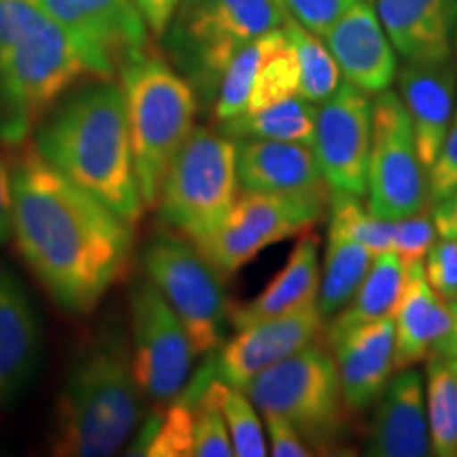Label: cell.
<instances>
[{
  "mask_svg": "<svg viewBox=\"0 0 457 457\" xmlns=\"http://www.w3.org/2000/svg\"><path fill=\"white\" fill-rule=\"evenodd\" d=\"M288 17L284 0H180L163 37L182 77L214 98L228 62Z\"/></svg>",
  "mask_w": 457,
  "mask_h": 457,
  "instance_id": "obj_6",
  "label": "cell"
},
{
  "mask_svg": "<svg viewBox=\"0 0 457 457\" xmlns=\"http://www.w3.org/2000/svg\"><path fill=\"white\" fill-rule=\"evenodd\" d=\"M265 434L270 436V453L273 457H310L313 451L305 438L288 421L276 415H262Z\"/></svg>",
  "mask_w": 457,
  "mask_h": 457,
  "instance_id": "obj_37",
  "label": "cell"
},
{
  "mask_svg": "<svg viewBox=\"0 0 457 457\" xmlns=\"http://www.w3.org/2000/svg\"><path fill=\"white\" fill-rule=\"evenodd\" d=\"M364 453L373 457L432 455L426 381L417 369H403L392 375L386 390L377 398Z\"/></svg>",
  "mask_w": 457,
  "mask_h": 457,
  "instance_id": "obj_21",
  "label": "cell"
},
{
  "mask_svg": "<svg viewBox=\"0 0 457 457\" xmlns=\"http://www.w3.org/2000/svg\"><path fill=\"white\" fill-rule=\"evenodd\" d=\"M242 390L261 415L288 421L316 453H328L347 436V407L335 358L318 343L250 379Z\"/></svg>",
  "mask_w": 457,
  "mask_h": 457,
  "instance_id": "obj_7",
  "label": "cell"
},
{
  "mask_svg": "<svg viewBox=\"0 0 457 457\" xmlns=\"http://www.w3.org/2000/svg\"><path fill=\"white\" fill-rule=\"evenodd\" d=\"M32 146L72 185L136 227L142 202L121 83L83 85L62 98L34 129Z\"/></svg>",
  "mask_w": 457,
  "mask_h": 457,
  "instance_id": "obj_2",
  "label": "cell"
},
{
  "mask_svg": "<svg viewBox=\"0 0 457 457\" xmlns=\"http://www.w3.org/2000/svg\"><path fill=\"white\" fill-rule=\"evenodd\" d=\"M328 233L353 239V242L367 245L373 254H381L392 250L394 220L375 216L364 197L337 193V195H330Z\"/></svg>",
  "mask_w": 457,
  "mask_h": 457,
  "instance_id": "obj_32",
  "label": "cell"
},
{
  "mask_svg": "<svg viewBox=\"0 0 457 457\" xmlns=\"http://www.w3.org/2000/svg\"><path fill=\"white\" fill-rule=\"evenodd\" d=\"M330 353L352 413L377 403L394 375V322L381 318L327 333Z\"/></svg>",
  "mask_w": 457,
  "mask_h": 457,
  "instance_id": "obj_18",
  "label": "cell"
},
{
  "mask_svg": "<svg viewBox=\"0 0 457 457\" xmlns=\"http://www.w3.org/2000/svg\"><path fill=\"white\" fill-rule=\"evenodd\" d=\"M17 148L11 182L21 259L62 312L89 316L128 271L134 227L72 185L32 145Z\"/></svg>",
  "mask_w": 457,
  "mask_h": 457,
  "instance_id": "obj_1",
  "label": "cell"
},
{
  "mask_svg": "<svg viewBox=\"0 0 457 457\" xmlns=\"http://www.w3.org/2000/svg\"><path fill=\"white\" fill-rule=\"evenodd\" d=\"M428 282L443 299H457V239L438 237L424 259Z\"/></svg>",
  "mask_w": 457,
  "mask_h": 457,
  "instance_id": "obj_34",
  "label": "cell"
},
{
  "mask_svg": "<svg viewBox=\"0 0 457 457\" xmlns=\"http://www.w3.org/2000/svg\"><path fill=\"white\" fill-rule=\"evenodd\" d=\"M87 66L66 32L43 11L0 49V140L21 146Z\"/></svg>",
  "mask_w": 457,
  "mask_h": 457,
  "instance_id": "obj_5",
  "label": "cell"
},
{
  "mask_svg": "<svg viewBox=\"0 0 457 457\" xmlns=\"http://www.w3.org/2000/svg\"><path fill=\"white\" fill-rule=\"evenodd\" d=\"M343 81L364 94L377 96L390 89L398 74V54L369 0H358L322 37Z\"/></svg>",
  "mask_w": 457,
  "mask_h": 457,
  "instance_id": "obj_17",
  "label": "cell"
},
{
  "mask_svg": "<svg viewBox=\"0 0 457 457\" xmlns=\"http://www.w3.org/2000/svg\"><path fill=\"white\" fill-rule=\"evenodd\" d=\"M145 276L180 318L195 356H208L222 345L228 305L220 271L180 233L159 231L140 254Z\"/></svg>",
  "mask_w": 457,
  "mask_h": 457,
  "instance_id": "obj_9",
  "label": "cell"
},
{
  "mask_svg": "<svg viewBox=\"0 0 457 457\" xmlns=\"http://www.w3.org/2000/svg\"><path fill=\"white\" fill-rule=\"evenodd\" d=\"M41 320L26 286L0 262V407H13L37 375Z\"/></svg>",
  "mask_w": 457,
  "mask_h": 457,
  "instance_id": "obj_19",
  "label": "cell"
},
{
  "mask_svg": "<svg viewBox=\"0 0 457 457\" xmlns=\"http://www.w3.org/2000/svg\"><path fill=\"white\" fill-rule=\"evenodd\" d=\"M451 303V327L441 341L434 345L430 358H445L453 360L457 358V299L449 301Z\"/></svg>",
  "mask_w": 457,
  "mask_h": 457,
  "instance_id": "obj_42",
  "label": "cell"
},
{
  "mask_svg": "<svg viewBox=\"0 0 457 457\" xmlns=\"http://www.w3.org/2000/svg\"><path fill=\"white\" fill-rule=\"evenodd\" d=\"M394 369L403 370L430 358L451 327V303L428 282L424 262L407 265V279L392 312Z\"/></svg>",
  "mask_w": 457,
  "mask_h": 457,
  "instance_id": "obj_22",
  "label": "cell"
},
{
  "mask_svg": "<svg viewBox=\"0 0 457 457\" xmlns=\"http://www.w3.org/2000/svg\"><path fill=\"white\" fill-rule=\"evenodd\" d=\"M432 220L438 237L457 239V188L432 204Z\"/></svg>",
  "mask_w": 457,
  "mask_h": 457,
  "instance_id": "obj_41",
  "label": "cell"
},
{
  "mask_svg": "<svg viewBox=\"0 0 457 457\" xmlns=\"http://www.w3.org/2000/svg\"><path fill=\"white\" fill-rule=\"evenodd\" d=\"M131 362L145 398L168 404L191 384L195 352L180 318L146 276L129 288Z\"/></svg>",
  "mask_w": 457,
  "mask_h": 457,
  "instance_id": "obj_11",
  "label": "cell"
},
{
  "mask_svg": "<svg viewBox=\"0 0 457 457\" xmlns=\"http://www.w3.org/2000/svg\"><path fill=\"white\" fill-rule=\"evenodd\" d=\"M453 49L457 51V28H455V34H453Z\"/></svg>",
  "mask_w": 457,
  "mask_h": 457,
  "instance_id": "obj_44",
  "label": "cell"
},
{
  "mask_svg": "<svg viewBox=\"0 0 457 457\" xmlns=\"http://www.w3.org/2000/svg\"><path fill=\"white\" fill-rule=\"evenodd\" d=\"M373 140V100L356 85L341 81L318 104L312 148L330 195L367 197V171Z\"/></svg>",
  "mask_w": 457,
  "mask_h": 457,
  "instance_id": "obj_14",
  "label": "cell"
},
{
  "mask_svg": "<svg viewBox=\"0 0 457 457\" xmlns=\"http://www.w3.org/2000/svg\"><path fill=\"white\" fill-rule=\"evenodd\" d=\"M324 210L327 204L320 202L239 191L227 220L195 245L220 276H231L270 245L312 228Z\"/></svg>",
  "mask_w": 457,
  "mask_h": 457,
  "instance_id": "obj_12",
  "label": "cell"
},
{
  "mask_svg": "<svg viewBox=\"0 0 457 457\" xmlns=\"http://www.w3.org/2000/svg\"><path fill=\"white\" fill-rule=\"evenodd\" d=\"M318 104L303 96H290L261 111L242 112L219 123V131L231 140H279L310 145L316 134Z\"/></svg>",
  "mask_w": 457,
  "mask_h": 457,
  "instance_id": "obj_25",
  "label": "cell"
},
{
  "mask_svg": "<svg viewBox=\"0 0 457 457\" xmlns=\"http://www.w3.org/2000/svg\"><path fill=\"white\" fill-rule=\"evenodd\" d=\"M140 195L155 208L171 162L195 129L197 91L151 49L119 71Z\"/></svg>",
  "mask_w": 457,
  "mask_h": 457,
  "instance_id": "obj_4",
  "label": "cell"
},
{
  "mask_svg": "<svg viewBox=\"0 0 457 457\" xmlns=\"http://www.w3.org/2000/svg\"><path fill=\"white\" fill-rule=\"evenodd\" d=\"M236 148L239 191L330 204V188L310 145L236 140Z\"/></svg>",
  "mask_w": 457,
  "mask_h": 457,
  "instance_id": "obj_16",
  "label": "cell"
},
{
  "mask_svg": "<svg viewBox=\"0 0 457 457\" xmlns=\"http://www.w3.org/2000/svg\"><path fill=\"white\" fill-rule=\"evenodd\" d=\"M216 398L220 413L225 417L228 438L233 445V455L237 457H265L270 455V445L265 438V424L261 421L259 409L245 396L244 390L233 387L216 377Z\"/></svg>",
  "mask_w": 457,
  "mask_h": 457,
  "instance_id": "obj_31",
  "label": "cell"
},
{
  "mask_svg": "<svg viewBox=\"0 0 457 457\" xmlns=\"http://www.w3.org/2000/svg\"><path fill=\"white\" fill-rule=\"evenodd\" d=\"M13 237V182L11 165L0 155V244Z\"/></svg>",
  "mask_w": 457,
  "mask_h": 457,
  "instance_id": "obj_39",
  "label": "cell"
},
{
  "mask_svg": "<svg viewBox=\"0 0 457 457\" xmlns=\"http://www.w3.org/2000/svg\"><path fill=\"white\" fill-rule=\"evenodd\" d=\"M324 322L327 320L318 305H312L237 328V335L216 350L212 358L214 373L220 381L242 390L262 370L282 362L303 347L318 343L327 330Z\"/></svg>",
  "mask_w": 457,
  "mask_h": 457,
  "instance_id": "obj_15",
  "label": "cell"
},
{
  "mask_svg": "<svg viewBox=\"0 0 457 457\" xmlns=\"http://www.w3.org/2000/svg\"><path fill=\"white\" fill-rule=\"evenodd\" d=\"M436 239L438 233L436 227H434L432 214L417 212L413 216L394 220L392 250L404 261V265L424 262Z\"/></svg>",
  "mask_w": 457,
  "mask_h": 457,
  "instance_id": "obj_33",
  "label": "cell"
},
{
  "mask_svg": "<svg viewBox=\"0 0 457 457\" xmlns=\"http://www.w3.org/2000/svg\"><path fill=\"white\" fill-rule=\"evenodd\" d=\"M142 398L128 335L119 324L104 327L85 343L57 394L51 453L114 455L140 424Z\"/></svg>",
  "mask_w": 457,
  "mask_h": 457,
  "instance_id": "obj_3",
  "label": "cell"
},
{
  "mask_svg": "<svg viewBox=\"0 0 457 457\" xmlns=\"http://www.w3.org/2000/svg\"><path fill=\"white\" fill-rule=\"evenodd\" d=\"M428 202V170L420 159L407 108L398 91L386 89L373 100L367 205L379 219L398 220L424 212Z\"/></svg>",
  "mask_w": 457,
  "mask_h": 457,
  "instance_id": "obj_10",
  "label": "cell"
},
{
  "mask_svg": "<svg viewBox=\"0 0 457 457\" xmlns=\"http://www.w3.org/2000/svg\"><path fill=\"white\" fill-rule=\"evenodd\" d=\"M404 279H407V265L394 250L375 254L367 278L362 279L352 301L330 318L327 333L375 322L381 318H392L398 296L403 293Z\"/></svg>",
  "mask_w": 457,
  "mask_h": 457,
  "instance_id": "obj_26",
  "label": "cell"
},
{
  "mask_svg": "<svg viewBox=\"0 0 457 457\" xmlns=\"http://www.w3.org/2000/svg\"><path fill=\"white\" fill-rule=\"evenodd\" d=\"M237 195L236 140L195 128L171 162L155 208L165 227L199 244L227 220Z\"/></svg>",
  "mask_w": 457,
  "mask_h": 457,
  "instance_id": "obj_8",
  "label": "cell"
},
{
  "mask_svg": "<svg viewBox=\"0 0 457 457\" xmlns=\"http://www.w3.org/2000/svg\"><path fill=\"white\" fill-rule=\"evenodd\" d=\"M457 188V106L453 121L449 125L447 136L438 153L436 162L428 171V195L430 202H438V199L447 197Z\"/></svg>",
  "mask_w": 457,
  "mask_h": 457,
  "instance_id": "obj_36",
  "label": "cell"
},
{
  "mask_svg": "<svg viewBox=\"0 0 457 457\" xmlns=\"http://www.w3.org/2000/svg\"><path fill=\"white\" fill-rule=\"evenodd\" d=\"M375 11L404 62L428 64L453 57V34L434 24L411 0H377Z\"/></svg>",
  "mask_w": 457,
  "mask_h": 457,
  "instance_id": "obj_24",
  "label": "cell"
},
{
  "mask_svg": "<svg viewBox=\"0 0 457 457\" xmlns=\"http://www.w3.org/2000/svg\"><path fill=\"white\" fill-rule=\"evenodd\" d=\"M356 3L358 0H284L288 15L296 24L318 37H324L328 28Z\"/></svg>",
  "mask_w": 457,
  "mask_h": 457,
  "instance_id": "obj_35",
  "label": "cell"
},
{
  "mask_svg": "<svg viewBox=\"0 0 457 457\" xmlns=\"http://www.w3.org/2000/svg\"><path fill=\"white\" fill-rule=\"evenodd\" d=\"M284 30L293 41L296 57H299V96L313 104H320L330 98L341 85L343 77L339 66L322 37L296 24L293 17H288Z\"/></svg>",
  "mask_w": 457,
  "mask_h": 457,
  "instance_id": "obj_30",
  "label": "cell"
},
{
  "mask_svg": "<svg viewBox=\"0 0 457 457\" xmlns=\"http://www.w3.org/2000/svg\"><path fill=\"white\" fill-rule=\"evenodd\" d=\"M320 276H322L320 236L307 228L301 233L295 248L290 250L282 270L270 279V284L254 299L233 307L228 312V322L237 330L248 324L261 322V320L286 316V313L318 305Z\"/></svg>",
  "mask_w": 457,
  "mask_h": 457,
  "instance_id": "obj_23",
  "label": "cell"
},
{
  "mask_svg": "<svg viewBox=\"0 0 457 457\" xmlns=\"http://www.w3.org/2000/svg\"><path fill=\"white\" fill-rule=\"evenodd\" d=\"M421 13H426L443 30L455 34L457 28V0H411Z\"/></svg>",
  "mask_w": 457,
  "mask_h": 457,
  "instance_id": "obj_40",
  "label": "cell"
},
{
  "mask_svg": "<svg viewBox=\"0 0 457 457\" xmlns=\"http://www.w3.org/2000/svg\"><path fill=\"white\" fill-rule=\"evenodd\" d=\"M179 3L180 0H134V4L145 17L148 30L155 37H163L168 30L176 9H179Z\"/></svg>",
  "mask_w": 457,
  "mask_h": 457,
  "instance_id": "obj_38",
  "label": "cell"
},
{
  "mask_svg": "<svg viewBox=\"0 0 457 457\" xmlns=\"http://www.w3.org/2000/svg\"><path fill=\"white\" fill-rule=\"evenodd\" d=\"M51 17L81 55L89 74L112 79L148 51L145 17L134 0H30Z\"/></svg>",
  "mask_w": 457,
  "mask_h": 457,
  "instance_id": "obj_13",
  "label": "cell"
},
{
  "mask_svg": "<svg viewBox=\"0 0 457 457\" xmlns=\"http://www.w3.org/2000/svg\"><path fill=\"white\" fill-rule=\"evenodd\" d=\"M195 381L171 403L163 404V415L153 421L151 430L140 434L134 455L195 457Z\"/></svg>",
  "mask_w": 457,
  "mask_h": 457,
  "instance_id": "obj_28",
  "label": "cell"
},
{
  "mask_svg": "<svg viewBox=\"0 0 457 457\" xmlns=\"http://www.w3.org/2000/svg\"><path fill=\"white\" fill-rule=\"evenodd\" d=\"M426 411L430 428V453L457 455V377L449 360L428 358Z\"/></svg>",
  "mask_w": 457,
  "mask_h": 457,
  "instance_id": "obj_29",
  "label": "cell"
},
{
  "mask_svg": "<svg viewBox=\"0 0 457 457\" xmlns=\"http://www.w3.org/2000/svg\"><path fill=\"white\" fill-rule=\"evenodd\" d=\"M449 367L453 369V373H455V377H457V358H453V360H449Z\"/></svg>",
  "mask_w": 457,
  "mask_h": 457,
  "instance_id": "obj_43",
  "label": "cell"
},
{
  "mask_svg": "<svg viewBox=\"0 0 457 457\" xmlns=\"http://www.w3.org/2000/svg\"><path fill=\"white\" fill-rule=\"evenodd\" d=\"M373 259L375 254L367 245L328 233L318 295V310L324 320L333 318L352 301L362 279L367 278Z\"/></svg>",
  "mask_w": 457,
  "mask_h": 457,
  "instance_id": "obj_27",
  "label": "cell"
},
{
  "mask_svg": "<svg viewBox=\"0 0 457 457\" xmlns=\"http://www.w3.org/2000/svg\"><path fill=\"white\" fill-rule=\"evenodd\" d=\"M398 96L413 125L417 151L424 168L436 162L438 153L453 121L457 106V66L451 60L415 64L404 62L398 68Z\"/></svg>",
  "mask_w": 457,
  "mask_h": 457,
  "instance_id": "obj_20",
  "label": "cell"
}]
</instances>
